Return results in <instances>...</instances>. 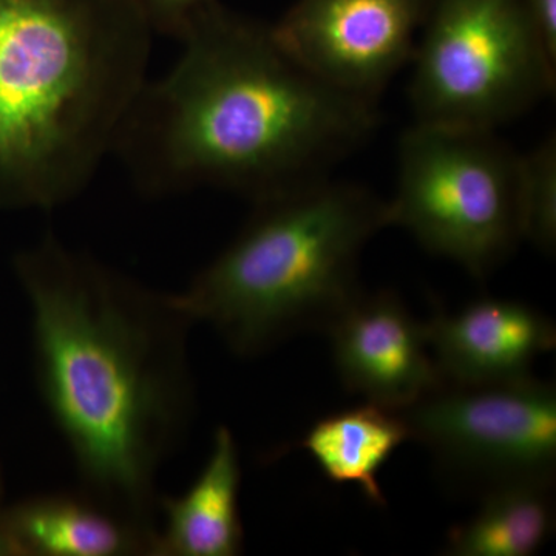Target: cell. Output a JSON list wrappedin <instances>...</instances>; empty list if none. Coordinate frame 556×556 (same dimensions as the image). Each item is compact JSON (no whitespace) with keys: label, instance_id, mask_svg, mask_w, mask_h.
<instances>
[{"label":"cell","instance_id":"1","mask_svg":"<svg viewBox=\"0 0 556 556\" xmlns=\"http://www.w3.org/2000/svg\"><path fill=\"white\" fill-rule=\"evenodd\" d=\"M43 405L91 500L159 538L156 479L195 407L188 314L53 232L16 258Z\"/></svg>","mask_w":556,"mask_h":556},{"label":"cell","instance_id":"2","mask_svg":"<svg viewBox=\"0 0 556 556\" xmlns=\"http://www.w3.org/2000/svg\"><path fill=\"white\" fill-rule=\"evenodd\" d=\"M179 40L177 64L146 80L113 146L149 195L215 188L257 204L327 178L378 127V102L321 83L270 25L217 0Z\"/></svg>","mask_w":556,"mask_h":556},{"label":"cell","instance_id":"3","mask_svg":"<svg viewBox=\"0 0 556 556\" xmlns=\"http://www.w3.org/2000/svg\"><path fill=\"white\" fill-rule=\"evenodd\" d=\"M152 33L134 0H0V207L87 188L148 80Z\"/></svg>","mask_w":556,"mask_h":556},{"label":"cell","instance_id":"4","mask_svg":"<svg viewBox=\"0 0 556 556\" xmlns=\"http://www.w3.org/2000/svg\"><path fill=\"white\" fill-rule=\"evenodd\" d=\"M239 236L174 294L193 324L255 357L306 331H327L361 294L358 260L390 226L388 201L318 179L254 204Z\"/></svg>","mask_w":556,"mask_h":556},{"label":"cell","instance_id":"5","mask_svg":"<svg viewBox=\"0 0 556 556\" xmlns=\"http://www.w3.org/2000/svg\"><path fill=\"white\" fill-rule=\"evenodd\" d=\"M390 226L485 278L522 237L521 155L495 130L417 123L399 144Z\"/></svg>","mask_w":556,"mask_h":556},{"label":"cell","instance_id":"6","mask_svg":"<svg viewBox=\"0 0 556 556\" xmlns=\"http://www.w3.org/2000/svg\"><path fill=\"white\" fill-rule=\"evenodd\" d=\"M412 62L417 123L495 130L555 89L527 0H430Z\"/></svg>","mask_w":556,"mask_h":556},{"label":"cell","instance_id":"7","mask_svg":"<svg viewBox=\"0 0 556 556\" xmlns=\"http://www.w3.org/2000/svg\"><path fill=\"white\" fill-rule=\"evenodd\" d=\"M450 479L482 489L554 481L556 390L527 376L495 386H444L401 412Z\"/></svg>","mask_w":556,"mask_h":556},{"label":"cell","instance_id":"8","mask_svg":"<svg viewBox=\"0 0 556 556\" xmlns=\"http://www.w3.org/2000/svg\"><path fill=\"white\" fill-rule=\"evenodd\" d=\"M430 0H298L274 38L321 83L378 102L412 62Z\"/></svg>","mask_w":556,"mask_h":556},{"label":"cell","instance_id":"9","mask_svg":"<svg viewBox=\"0 0 556 556\" xmlns=\"http://www.w3.org/2000/svg\"><path fill=\"white\" fill-rule=\"evenodd\" d=\"M343 387L372 404L404 412L444 387L427 324L394 292L362 291L325 331Z\"/></svg>","mask_w":556,"mask_h":556},{"label":"cell","instance_id":"10","mask_svg":"<svg viewBox=\"0 0 556 556\" xmlns=\"http://www.w3.org/2000/svg\"><path fill=\"white\" fill-rule=\"evenodd\" d=\"M428 345L445 386L514 382L556 345V329L543 313L517 300L481 299L427 324Z\"/></svg>","mask_w":556,"mask_h":556},{"label":"cell","instance_id":"11","mask_svg":"<svg viewBox=\"0 0 556 556\" xmlns=\"http://www.w3.org/2000/svg\"><path fill=\"white\" fill-rule=\"evenodd\" d=\"M241 464L236 438L218 427L206 464L182 495L160 497L155 556H236L243 551Z\"/></svg>","mask_w":556,"mask_h":556},{"label":"cell","instance_id":"12","mask_svg":"<svg viewBox=\"0 0 556 556\" xmlns=\"http://www.w3.org/2000/svg\"><path fill=\"white\" fill-rule=\"evenodd\" d=\"M17 556H155V540L86 493L22 501L0 517Z\"/></svg>","mask_w":556,"mask_h":556},{"label":"cell","instance_id":"13","mask_svg":"<svg viewBox=\"0 0 556 556\" xmlns=\"http://www.w3.org/2000/svg\"><path fill=\"white\" fill-rule=\"evenodd\" d=\"M408 439L412 433L401 412L367 402L317 420L300 447L332 482L357 485L368 501L383 506L380 470Z\"/></svg>","mask_w":556,"mask_h":556},{"label":"cell","instance_id":"14","mask_svg":"<svg viewBox=\"0 0 556 556\" xmlns=\"http://www.w3.org/2000/svg\"><path fill=\"white\" fill-rule=\"evenodd\" d=\"M554 481L506 482L482 493L477 515L450 530L455 556H530L555 530Z\"/></svg>","mask_w":556,"mask_h":556},{"label":"cell","instance_id":"15","mask_svg":"<svg viewBox=\"0 0 556 556\" xmlns=\"http://www.w3.org/2000/svg\"><path fill=\"white\" fill-rule=\"evenodd\" d=\"M522 237L543 251L556 241V141L544 139L532 152L521 155Z\"/></svg>","mask_w":556,"mask_h":556},{"label":"cell","instance_id":"16","mask_svg":"<svg viewBox=\"0 0 556 556\" xmlns=\"http://www.w3.org/2000/svg\"><path fill=\"white\" fill-rule=\"evenodd\" d=\"M153 31L181 38L193 20L215 0H134Z\"/></svg>","mask_w":556,"mask_h":556},{"label":"cell","instance_id":"17","mask_svg":"<svg viewBox=\"0 0 556 556\" xmlns=\"http://www.w3.org/2000/svg\"><path fill=\"white\" fill-rule=\"evenodd\" d=\"M541 42L556 62V0H527Z\"/></svg>","mask_w":556,"mask_h":556},{"label":"cell","instance_id":"18","mask_svg":"<svg viewBox=\"0 0 556 556\" xmlns=\"http://www.w3.org/2000/svg\"><path fill=\"white\" fill-rule=\"evenodd\" d=\"M0 556H17L16 548H14L7 533L3 532L2 527H0Z\"/></svg>","mask_w":556,"mask_h":556}]
</instances>
